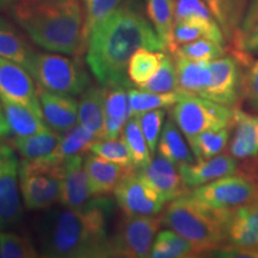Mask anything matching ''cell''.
Wrapping results in <instances>:
<instances>
[{"label":"cell","instance_id":"cell-1","mask_svg":"<svg viewBox=\"0 0 258 258\" xmlns=\"http://www.w3.org/2000/svg\"><path fill=\"white\" fill-rule=\"evenodd\" d=\"M144 10L138 0H125L93 29L85 59L99 85L129 86L128 63L138 50H166Z\"/></svg>","mask_w":258,"mask_h":258},{"label":"cell","instance_id":"cell-2","mask_svg":"<svg viewBox=\"0 0 258 258\" xmlns=\"http://www.w3.org/2000/svg\"><path fill=\"white\" fill-rule=\"evenodd\" d=\"M114 211L106 196L78 209H49L36 221L40 252L51 258L109 257V221Z\"/></svg>","mask_w":258,"mask_h":258},{"label":"cell","instance_id":"cell-3","mask_svg":"<svg viewBox=\"0 0 258 258\" xmlns=\"http://www.w3.org/2000/svg\"><path fill=\"white\" fill-rule=\"evenodd\" d=\"M16 24L35 44L53 53H82V0H17L10 6Z\"/></svg>","mask_w":258,"mask_h":258},{"label":"cell","instance_id":"cell-4","mask_svg":"<svg viewBox=\"0 0 258 258\" xmlns=\"http://www.w3.org/2000/svg\"><path fill=\"white\" fill-rule=\"evenodd\" d=\"M226 213L209 208L184 194L164 208L161 226L188 239L200 254L213 253L226 246Z\"/></svg>","mask_w":258,"mask_h":258},{"label":"cell","instance_id":"cell-5","mask_svg":"<svg viewBox=\"0 0 258 258\" xmlns=\"http://www.w3.org/2000/svg\"><path fill=\"white\" fill-rule=\"evenodd\" d=\"M64 163L56 164L47 157L41 159H22L19 163V188L25 208L46 211L59 202Z\"/></svg>","mask_w":258,"mask_h":258},{"label":"cell","instance_id":"cell-6","mask_svg":"<svg viewBox=\"0 0 258 258\" xmlns=\"http://www.w3.org/2000/svg\"><path fill=\"white\" fill-rule=\"evenodd\" d=\"M28 72L37 85L60 95L79 96L91 85L89 74L79 60L59 54L36 51Z\"/></svg>","mask_w":258,"mask_h":258},{"label":"cell","instance_id":"cell-7","mask_svg":"<svg viewBox=\"0 0 258 258\" xmlns=\"http://www.w3.org/2000/svg\"><path fill=\"white\" fill-rule=\"evenodd\" d=\"M171 118L189 143L203 132L232 127L233 109L209 101L205 97L183 93L179 101L172 106Z\"/></svg>","mask_w":258,"mask_h":258},{"label":"cell","instance_id":"cell-8","mask_svg":"<svg viewBox=\"0 0 258 258\" xmlns=\"http://www.w3.org/2000/svg\"><path fill=\"white\" fill-rule=\"evenodd\" d=\"M186 194L209 208L230 211L258 199V182L252 176L233 173L194 188Z\"/></svg>","mask_w":258,"mask_h":258},{"label":"cell","instance_id":"cell-9","mask_svg":"<svg viewBox=\"0 0 258 258\" xmlns=\"http://www.w3.org/2000/svg\"><path fill=\"white\" fill-rule=\"evenodd\" d=\"M160 226L161 217L124 215L109 239V257H150L154 237Z\"/></svg>","mask_w":258,"mask_h":258},{"label":"cell","instance_id":"cell-10","mask_svg":"<svg viewBox=\"0 0 258 258\" xmlns=\"http://www.w3.org/2000/svg\"><path fill=\"white\" fill-rule=\"evenodd\" d=\"M116 202L124 215H158L165 208L166 200L140 172L132 171L114 190Z\"/></svg>","mask_w":258,"mask_h":258},{"label":"cell","instance_id":"cell-11","mask_svg":"<svg viewBox=\"0 0 258 258\" xmlns=\"http://www.w3.org/2000/svg\"><path fill=\"white\" fill-rule=\"evenodd\" d=\"M0 98L18 103L44 120L34 78L21 64L0 57Z\"/></svg>","mask_w":258,"mask_h":258},{"label":"cell","instance_id":"cell-12","mask_svg":"<svg viewBox=\"0 0 258 258\" xmlns=\"http://www.w3.org/2000/svg\"><path fill=\"white\" fill-rule=\"evenodd\" d=\"M211 80L201 97L219 104L234 106L243 92V77L239 61L232 56H221L208 62Z\"/></svg>","mask_w":258,"mask_h":258},{"label":"cell","instance_id":"cell-13","mask_svg":"<svg viewBox=\"0 0 258 258\" xmlns=\"http://www.w3.org/2000/svg\"><path fill=\"white\" fill-rule=\"evenodd\" d=\"M18 158L15 150L0 167V231L15 230L21 226L24 209L19 195Z\"/></svg>","mask_w":258,"mask_h":258},{"label":"cell","instance_id":"cell-14","mask_svg":"<svg viewBox=\"0 0 258 258\" xmlns=\"http://www.w3.org/2000/svg\"><path fill=\"white\" fill-rule=\"evenodd\" d=\"M225 235V247L258 252V199L227 211Z\"/></svg>","mask_w":258,"mask_h":258},{"label":"cell","instance_id":"cell-15","mask_svg":"<svg viewBox=\"0 0 258 258\" xmlns=\"http://www.w3.org/2000/svg\"><path fill=\"white\" fill-rule=\"evenodd\" d=\"M178 170L184 185L188 189H194L221 177L237 173L238 163L231 153H225L208 159L183 164L178 166Z\"/></svg>","mask_w":258,"mask_h":258},{"label":"cell","instance_id":"cell-16","mask_svg":"<svg viewBox=\"0 0 258 258\" xmlns=\"http://www.w3.org/2000/svg\"><path fill=\"white\" fill-rule=\"evenodd\" d=\"M42 112L48 127L57 133H64L78 123V102L73 96L48 91L37 85Z\"/></svg>","mask_w":258,"mask_h":258},{"label":"cell","instance_id":"cell-17","mask_svg":"<svg viewBox=\"0 0 258 258\" xmlns=\"http://www.w3.org/2000/svg\"><path fill=\"white\" fill-rule=\"evenodd\" d=\"M84 154H76L64 161L59 203L62 207L82 208L93 198L88 175L84 169Z\"/></svg>","mask_w":258,"mask_h":258},{"label":"cell","instance_id":"cell-18","mask_svg":"<svg viewBox=\"0 0 258 258\" xmlns=\"http://www.w3.org/2000/svg\"><path fill=\"white\" fill-rule=\"evenodd\" d=\"M139 172L166 200V202L189 191L183 182L178 166L160 154L154 157L152 161L145 169L139 170Z\"/></svg>","mask_w":258,"mask_h":258},{"label":"cell","instance_id":"cell-19","mask_svg":"<svg viewBox=\"0 0 258 258\" xmlns=\"http://www.w3.org/2000/svg\"><path fill=\"white\" fill-rule=\"evenodd\" d=\"M84 169L88 175L93 198L108 196L109 194L114 192L123 177L135 170L118 165L96 154H88L84 157Z\"/></svg>","mask_w":258,"mask_h":258},{"label":"cell","instance_id":"cell-20","mask_svg":"<svg viewBox=\"0 0 258 258\" xmlns=\"http://www.w3.org/2000/svg\"><path fill=\"white\" fill-rule=\"evenodd\" d=\"M234 133L230 139V153L235 159L258 157V114L233 109Z\"/></svg>","mask_w":258,"mask_h":258},{"label":"cell","instance_id":"cell-21","mask_svg":"<svg viewBox=\"0 0 258 258\" xmlns=\"http://www.w3.org/2000/svg\"><path fill=\"white\" fill-rule=\"evenodd\" d=\"M200 38H211L225 44V35L220 25L215 19L188 18L176 21L171 34L169 50L171 54L179 46Z\"/></svg>","mask_w":258,"mask_h":258},{"label":"cell","instance_id":"cell-22","mask_svg":"<svg viewBox=\"0 0 258 258\" xmlns=\"http://www.w3.org/2000/svg\"><path fill=\"white\" fill-rule=\"evenodd\" d=\"M128 88L116 85L108 88L104 105V129L102 139L120 138L131 116Z\"/></svg>","mask_w":258,"mask_h":258},{"label":"cell","instance_id":"cell-23","mask_svg":"<svg viewBox=\"0 0 258 258\" xmlns=\"http://www.w3.org/2000/svg\"><path fill=\"white\" fill-rule=\"evenodd\" d=\"M108 88L91 86L82 93L78 103V124L83 125L97 139L103 138L104 105Z\"/></svg>","mask_w":258,"mask_h":258},{"label":"cell","instance_id":"cell-24","mask_svg":"<svg viewBox=\"0 0 258 258\" xmlns=\"http://www.w3.org/2000/svg\"><path fill=\"white\" fill-rule=\"evenodd\" d=\"M35 53L24 35L15 25L0 17V57L14 61L28 71Z\"/></svg>","mask_w":258,"mask_h":258},{"label":"cell","instance_id":"cell-25","mask_svg":"<svg viewBox=\"0 0 258 258\" xmlns=\"http://www.w3.org/2000/svg\"><path fill=\"white\" fill-rule=\"evenodd\" d=\"M177 91L184 95L202 96L211 80L208 62L175 57Z\"/></svg>","mask_w":258,"mask_h":258},{"label":"cell","instance_id":"cell-26","mask_svg":"<svg viewBox=\"0 0 258 258\" xmlns=\"http://www.w3.org/2000/svg\"><path fill=\"white\" fill-rule=\"evenodd\" d=\"M0 104L3 106L10 128L17 137H28L50 131L42 118L25 106L5 98H0Z\"/></svg>","mask_w":258,"mask_h":258},{"label":"cell","instance_id":"cell-27","mask_svg":"<svg viewBox=\"0 0 258 258\" xmlns=\"http://www.w3.org/2000/svg\"><path fill=\"white\" fill-rule=\"evenodd\" d=\"M183 137L184 135L177 127L175 121L172 118H169L164 124L163 131H161L159 144L157 147L158 154L166 158L167 160L172 161L177 166L194 163L195 159H194Z\"/></svg>","mask_w":258,"mask_h":258},{"label":"cell","instance_id":"cell-28","mask_svg":"<svg viewBox=\"0 0 258 258\" xmlns=\"http://www.w3.org/2000/svg\"><path fill=\"white\" fill-rule=\"evenodd\" d=\"M98 140L83 125L76 124L70 131L64 132L55 147V150L47 156L48 159L56 164H63L69 158L76 154H84L90 150L93 141Z\"/></svg>","mask_w":258,"mask_h":258},{"label":"cell","instance_id":"cell-29","mask_svg":"<svg viewBox=\"0 0 258 258\" xmlns=\"http://www.w3.org/2000/svg\"><path fill=\"white\" fill-rule=\"evenodd\" d=\"M60 139L61 135L57 132L49 131L28 137L16 135L10 144L24 159L35 160L49 156L55 150Z\"/></svg>","mask_w":258,"mask_h":258},{"label":"cell","instance_id":"cell-30","mask_svg":"<svg viewBox=\"0 0 258 258\" xmlns=\"http://www.w3.org/2000/svg\"><path fill=\"white\" fill-rule=\"evenodd\" d=\"M199 251L184 237L172 230H164L157 234L151 249L152 258H188L199 256Z\"/></svg>","mask_w":258,"mask_h":258},{"label":"cell","instance_id":"cell-31","mask_svg":"<svg viewBox=\"0 0 258 258\" xmlns=\"http://www.w3.org/2000/svg\"><path fill=\"white\" fill-rule=\"evenodd\" d=\"M145 12L154 30L169 49L175 24L176 0H145Z\"/></svg>","mask_w":258,"mask_h":258},{"label":"cell","instance_id":"cell-32","mask_svg":"<svg viewBox=\"0 0 258 258\" xmlns=\"http://www.w3.org/2000/svg\"><path fill=\"white\" fill-rule=\"evenodd\" d=\"M183 93L178 91L157 93L145 91L141 89L128 88L129 105H131V116L135 117L146 111L156 109H165L173 106L179 101Z\"/></svg>","mask_w":258,"mask_h":258},{"label":"cell","instance_id":"cell-33","mask_svg":"<svg viewBox=\"0 0 258 258\" xmlns=\"http://www.w3.org/2000/svg\"><path fill=\"white\" fill-rule=\"evenodd\" d=\"M163 51L140 49L131 57L128 63L127 76L129 82L141 88L154 76L163 60Z\"/></svg>","mask_w":258,"mask_h":258},{"label":"cell","instance_id":"cell-34","mask_svg":"<svg viewBox=\"0 0 258 258\" xmlns=\"http://www.w3.org/2000/svg\"><path fill=\"white\" fill-rule=\"evenodd\" d=\"M233 127H225L220 129L203 132L192 140L189 141L190 150L192 151L196 160L208 159L218 156L225 150L231 139V129Z\"/></svg>","mask_w":258,"mask_h":258},{"label":"cell","instance_id":"cell-35","mask_svg":"<svg viewBox=\"0 0 258 258\" xmlns=\"http://www.w3.org/2000/svg\"><path fill=\"white\" fill-rule=\"evenodd\" d=\"M122 134H123V139L127 144L129 152H131L135 170L145 169L152 161L153 156L148 148L147 141L144 137L137 117L129 118Z\"/></svg>","mask_w":258,"mask_h":258},{"label":"cell","instance_id":"cell-36","mask_svg":"<svg viewBox=\"0 0 258 258\" xmlns=\"http://www.w3.org/2000/svg\"><path fill=\"white\" fill-rule=\"evenodd\" d=\"M82 2L84 8L83 51L93 29L101 24L109 15H111L120 6L122 0H82Z\"/></svg>","mask_w":258,"mask_h":258},{"label":"cell","instance_id":"cell-37","mask_svg":"<svg viewBox=\"0 0 258 258\" xmlns=\"http://www.w3.org/2000/svg\"><path fill=\"white\" fill-rule=\"evenodd\" d=\"M224 44L211 40V38H200V40L179 46L173 51L172 55L175 57H182V59L191 61L211 62L213 60L224 56Z\"/></svg>","mask_w":258,"mask_h":258},{"label":"cell","instance_id":"cell-38","mask_svg":"<svg viewBox=\"0 0 258 258\" xmlns=\"http://www.w3.org/2000/svg\"><path fill=\"white\" fill-rule=\"evenodd\" d=\"M90 152L118 165L135 169L124 139H98L90 146Z\"/></svg>","mask_w":258,"mask_h":258},{"label":"cell","instance_id":"cell-39","mask_svg":"<svg viewBox=\"0 0 258 258\" xmlns=\"http://www.w3.org/2000/svg\"><path fill=\"white\" fill-rule=\"evenodd\" d=\"M36 247L30 238L10 231H0V257L34 258L38 257Z\"/></svg>","mask_w":258,"mask_h":258},{"label":"cell","instance_id":"cell-40","mask_svg":"<svg viewBox=\"0 0 258 258\" xmlns=\"http://www.w3.org/2000/svg\"><path fill=\"white\" fill-rule=\"evenodd\" d=\"M139 89L157 93L177 91V70L175 60L164 54L159 69L157 70L154 76Z\"/></svg>","mask_w":258,"mask_h":258},{"label":"cell","instance_id":"cell-41","mask_svg":"<svg viewBox=\"0 0 258 258\" xmlns=\"http://www.w3.org/2000/svg\"><path fill=\"white\" fill-rule=\"evenodd\" d=\"M166 112L163 109H156V110L146 111L144 114L135 116L140 123L141 131H143L144 137L146 139L148 148H150L152 156L156 153L159 138L163 131V124L165 121Z\"/></svg>","mask_w":258,"mask_h":258},{"label":"cell","instance_id":"cell-42","mask_svg":"<svg viewBox=\"0 0 258 258\" xmlns=\"http://www.w3.org/2000/svg\"><path fill=\"white\" fill-rule=\"evenodd\" d=\"M188 18L215 19L203 0H176L175 22Z\"/></svg>","mask_w":258,"mask_h":258},{"label":"cell","instance_id":"cell-43","mask_svg":"<svg viewBox=\"0 0 258 258\" xmlns=\"http://www.w3.org/2000/svg\"><path fill=\"white\" fill-rule=\"evenodd\" d=\"M243 93L249 105L258 114V60L247 63L243 76Z\"/></svg>","mask_w":258,"mask_h":258},{"label":"cell","instance_id":"cell-44","mask_svg":"<svg viewBox=\"0 0 258 258\" xmlns=\"http://www.w3.org/2000/svg\"><path fill=\"white\" fill-rule=\"evenodd\" d=\"M222 2H224V9L226 19H227L228 31H230V38H232L238 29H239L241 22H243L249 0H222Z\"/></svg>","mask_w":258,"mask_h":258},{"label":"cell","instance_id":"cell-45","mask_svg":"<svg viewBox=\"0 0 258 258\" xmlns=\"http://www.w3.org/2000/svg\"><path fill=\"white\" fill-rule=\"evenodd\" d=\"M232 40L238 54H258V19L247 30L235 34Z\"/></svg>","mask_w":258,"mask_h":258},{"label":"cell","instance_id":"cell-46","mask_svg":"<svg viewBox=\"0 0 258 258\" xmlns=\"http://www.w3.org/2000/svg\"><path fill=\"white\" fill-rule=\"evenodd\" d=\"M207 8L211 11L213 17L215 18V21L218 22L220 25L222 31L226 38H230V31H228V24L227 19H226L225 15V9H224V2L222 0H203Z\"/></svg>","mask_w":258,"mask_h":258},{"label":"cell","instance_id":"cell-47","mask_svg":"<svg viewBox=\"0 0 258 258\" xmlns=\"http://www.w3.org/2000/svg\"><path fill=\"white\" fill-rule=\"evenodd\" d=\"M257 19H258V0H249V4H247V9H246V12H245L243 22H241L240 27L235 34L247 30V29H249L251 25L257 21Z\"/></svg>","mask_w":258,"mask_h":258},{"label":"cell","instance_id":"cell-48","mask_svg":"<svg viewBox=\"0 0 258 258\" xmlns=\"http://www.w3.org/2000/svg\"><path fill=\"white\" fill-rule=\"evenodd\" d=\"M11 128L8 123V120H6L4 110H3V106L0 104V139H4L10 137L11 134Z\"/></svg>","mask_w":258,"mask_h":258},{"label":"cell","instance_id":"cell-49","mask_svg":"<svg viewBox=\"0 0 258 258\" xmlns=\"http://www.w3.org/2000/svg\"><path fill=\"white\" fill-rule=\"evenodd\" d=\"M15 148L11 146V144H0V167H2L3 163H4L6 158L9 157V154L14 151Z\"/></svg>","mask_w":258,"mask_h":258},{"label":"cell","instance_id":"cell-50","mask_svg":"<svg viewBox=\"0 0 258 258\" xmlns=\"http://www.w3.org/2000/svg\"><path fill=\"white\" fill-rule=\"evenodd\" d=\"M15 2H17V0H0V9L10 8Z\"/></svg>","mask_w":258,"mask_h":258}]
</instances>
